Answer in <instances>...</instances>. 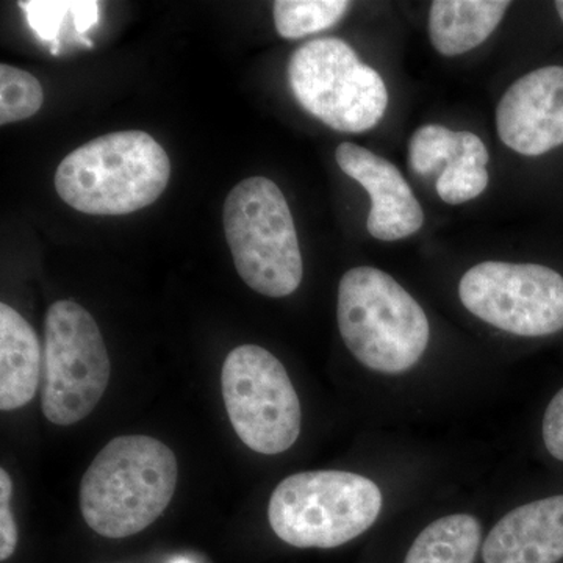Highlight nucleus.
<instances>
[{"instance_id": "obj_24", "label": "nucleus", "mask_w": 563, "mask_h": 563, "mask_svg": "<svg viewBox=\"0 0 563 563\" xmlns=\"http://www.w3.org/2000/svg\"><path fill=\"white\" fill-rule=\"evenodd\" d=\"M555 10H558L559 16H561V20L563 22V0H559V2L554 3Z\"/></svg>"}, {"instance_id": "obj_6", "label": "nucleus", "mask_w": 563, "mask_h": 563, "mask_svg": "<svg viewBox=\"0 0 563 563\" xmlns=\"http://www.w3.org/2000/svg\"><path fill=\"white\" fill-rule=\"evenodd\" d=\"M288 80L299 106L336 132L372 131L387 111L383 76L343 40L302 44L288 63Z\"/></svg>"}, {"instance_id": "obj_18", "label": "nucleus", "mask_w": 563, "mask_h": 563, "mask_svg": "<svg viewBox=\"0 0 563 563\" xmlns=\"http://www.w3.org/2000/svg\"><path fill=\"white\" fill-rule=\"evenodd\" d=\"M463 151V132H454L440 124L422 125L409 143V163L421 176L450 165Z\"/></svg>"}, {"instance_id": "obj_14", "label": "nucleus", "mask_w": 563, "mask_h": 563, "mask_svg": "<svg viewBox=\"0 0 563 563\" xmlns=\"http://www.w3.org/2000/svg\"><path fill=\"white\" fill-rule=\"evenodd\" d=\"M507 0H435L429 11L433 49L446 57L476 49L498 27Z\"/></svg>"}, {"instance_id": "obj_7", "label": "nucleus", "mask_w": 563, "mask_h": 563, "mask_svg": "<svg viewBox=\"0 0 563 563\" xmlns=\"http://www.w3.org/2000/svg\"><path fill=\"white\" fill-rule=\"evenodd\" d=\"M110 358L101 329L84 307L52 303L44 325V417L57 426L85 420L109 387Z\"/></svg>"}, {"instance_id": "obj_11", "label": "nucleus", "mask_w": 563, "mask_h": 563, "mask_svg": "<svg viewBox=\"0 0 563 563\" xmlns=\"http://www.w3.org/2000/svg\"><path fill=\"white\" fill-rule=\"evenodd\" d=\"M335 161L372 198L366 222L369 235L380 242H396L420 231L424 224L421 203L390 161L354 143L340 144Z\"/></svg>"}, {"instance_id": "obj_12", "label": "nucleus", "mask_w": 563, "mask_h": 563, "mask_svg": "<svg viewBox=\"0 0 563 563\" xmlns=\"http://www.w3.org/2000/svg\"><path fill=\"white\" fill-rule=\"evenodd\" d=\"M485 563H558L563 559V495L517 507L488 533Z\"/></svg>"}, {"instance_id": "obj_3", "label": "nucleus", "mask_w": 563, "mask_h": 563, "mask_svg": "<svg viewBox=\"0 0 563 563\" xmlns=\"http://www.w3.org/2000/svg\"><path fill=\"white\" fill-rule=\"evenodd\" d=\"M336 320L351 354L379 373L412 368L431 336L420 303L390 274L372 266L352 268L340 280Z\"/></svg>"}, {"instance_id": "obj_23", "label": "nucleus", "mask_w": 563, "mask_h": 563, "mask_svg": "<svg viewBox=\"0 0 563 563\" xmlns=\"http://www.w3.org/2000/svg\"><path fill=\"white\" fill-rule=\"evenodd\" d=\"M70 13H73L74 31L80 43L91 47V41L87 38V33L91 31L99 22V2L92 0H70Z\"/></svg>"}, {"instance_id": "obj_15", "label": "nucleus", "mask_w": 563, "mask_h": 563, "mask_svg": "<svg viewBox=\"0 0 563 563\" xmlns=\"http://www.w3.org/2000/svg\"><path fill=\"white\" fill-rule=\"evenodd\" d=\"M481 540L483 528L477 518L448 515L417 537L404 563H474Z\"/></svg>"}, {"instance_id": "obj_8", "label": "nucleus", "mask_w": 563, "mask_h": 563, "mask_svg": "<svg viewBox=\"0 0 563 563\" xmlns=\"http://www.w3.org/2000/svg\"><path fill=\"white\" fill-rule=\"evenodd\" d=\"M221 390L236 435L255 453L282 454L299 439L298 393L279 358L265 347H235L222 365Z\"/></svg>"}, {"instance_id": "obj_5", "label": "nucleus", "mask_w": 563, "mask_h": 563, "mask_svg": "<svg viewBox=\"0 0 563 563\" xmlns=\"http://www.w3.org/2000/svg\"><path fill=\"white\" fill-rule=\"evenodd\" d=\"M383 510V493L368 477L303 472L274 488L268 518L280 540L296 548H329L357 539Z\"/></svg>"}, {"instance_id": "obj_1", "label": "nucleus", "mask_w": 563, "mask_h": 563, "mask_svg": "<svg viewBox=\"0 0 563 563\" xmlns=\"http://www.w3.org/2000/svg\"><path fill=\"white\" fill-rule=\"evenodd\" d=\"M179 479L176 454L161 440H111L81 477L80 510L92 531L125 539L150 528L172 503Z\"/></svg>"}, {"instance_id": "obj_21", "label": "nucleus", "mask_w": 563, "mask_h": 563, "mask_svg": "<svg viewBox=\"0 0 563 563\" xmlns=\"http://www.w3.org/2000/svg\"><path fill=\"white\" fill-rule=\"evenodd\" d=\"M13 483L7 470H0V561L5 562L16 551L18 525L10 509Z\"/></svg>"}, {"instance_id": "obj_20", "label": "nucleus", "mask_w": 563, "mask_h": 563, "mask_svg": "<svg viewBox=\"0 0 563 563\" xmlns=\"http://www.w3.org/2000/svg\"><path fill=\"white\" fill-rule=\"evenodd\" d=\"M20 7L24 11L33 33L43 43H51L52 54L57 55L60 52V38L65 33L66 22L73 20L70 2L31 0V2H20Z\"/></svg>"}, {"instance_id": "obj_9", "label": "nucleus", "mask_w": 563, "mask_h": 563, "mask_svg": "<svg viewBox=\"0 0 563 563\" xmlns=\"http://www.w3.org/2000/svg\"><path fill=\"white\" fill-rule=\"evenodd\" d=\"M459 296L474 317L514 335L563 329V277L548 266L483 262L463 274Z\"/></svg>"}, {"instance_id": "obj_2", "label": "nucleus", "mask_w": 563, "mask_h": 563, "mask_svg": "<svg viewBox=\"0 0 563 563\" xmlns=\"http://www.w3.org/2000/svg\"><path fill=\"white\" fill-rule=\"evenodd\" d=\"M169 176L168 154L150 133L114 132L81 144L63 158L55 188L74 210L121 217L157 201Z\"/></svg>"}, {"instance_id": "obj_17", "label": "nucleus", "mask_w": 563, "mask_h": 563, "mask_svg": "<svg viewBox=\"0 0 563 563\" xmlns=\"http://www.w3.org/2000/svg\"><path fill=\"white\" fill-rule=\"evenodd\" d=\"M350 9L346 0H277L274 25L282 38L298 40L333 27Z\"/></svg>"}, {"instance_id": "obj_4", "label": "nucleus", "mask_w": 563, "mask_h": 563, "mask_svg": "<svg viewBox=\"0 0 563 563\" xmlns=\"http://www.w3.org/2000/svg\"><path fill=\"white\" fill-rule=\"evenodd\" d=\"M225 239L236 272L252 290L285 298L298 290L303 263L287 199L273 180L240 181L222 211Z\"/></svg>"}, {"instance_id": "obj_16", "label": "nucleus", "mask_w": 563, "mask_h": 563, "mask_svg": "<svg viewBox=\"0 0 563 563\" xmlns=\"http://www.w3.org/2000/svg\"><path fill=\"white\" fill-rule=\"evenodd\" d=\"M488 151L479 136L463 132V151L455 161L444 166L437 192L443 202L459 206L483 195L488 185Z\"/></svg>"}, {"instance_id": "obj_19", "label": "nucleus", "mask_w": 563, "mask_h": 563, "mask_svg": "<svg viewBox=\"0 0 563 563\" xmlns=\"http://www.w3.org/2000/svg\"><path fill=\"white\" fill-rule=\"evenodd\" d=\"M43 102V87L36 77L14 66H0V124L27 120L38 113Z\"/></svg>"}, {"instance_id": "obj_25", "label": "nucleus", "mask_w": 563, "mask_h": 563, "mask_svg": "<svg viewBox=\"0 0 563 563\" xmlns=\"http://www.w3.org/2000/svg\"><path fill=\"white\" fill-rule=\"evenodd\" d=\"M173 563H191L190 561H187V559H176Z\"/></svg>"}, {"instance_id": "obj_13", "label": "nucleus", "mask_w": 563, "mask_h": 563, "mask_svg": "<svg viewBox=\"0 0 563 563\" xmlns=\"http://www.w3.org/2000/svg\"><path fill=\"white\" fill-rule=\"evenodd\" d=\"M43 355L38 335L13 307L0 303V409H21L38 390Z\"/></svg>"}, {"instance_id": "obj_10", "label": "nucleus", "mask_w": 563, "mask_h": 563, "mask_svg": "<svg viewBox=\"0 0 563 563\" xmlns=\"http://www.w3.org/2000/svg\"><path fill=\"white\" fill-rule=\"evenodd\" d=\"M499 139L526 157L563 144V66L531 70L515 81L496 109Z\"/></svg>"}, {"instance_id": "obj_22", "label": "nucleus", "mask_w": 563, "mask_h": 563, "mask_svg": "<svg viewBox=\"0 0 563 563\" xmlns=\"http://www.w3.org/2000/svg\"><path fill=\"white\" fill-rule=\"evenodd\" d=\"M543 442L548 453L563 462V388L544 412Z\"/></svg>"}]
</instances>
